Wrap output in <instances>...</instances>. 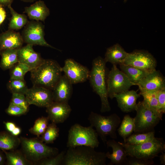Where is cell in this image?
I'll list each match as a JSON object with an SVG mask.
<instances>
[{"instance_id": "cell-1", "label": "cell", "mask_w": 165, "mask_h": 165, "mask_svg": "<svg viewBox=\"0 0 165 165\" xmlns=\"http://www.w3.org/2000/svg\"><path fill=\"white\" fill-rule=\"evenodd\" d=\"M104 58L98 56L92 62V67L88 78L93 91L100 98L101 113L108 112L111 108L108 101L107 80L108 71Z\"/></svg>"}, {"instance_id": "cell-2", "label": "cell", "mask_w": 165, "mask_h": 165, "mask_svg": "<svg viewBox=\"0 0 165 165\" xmlns=\"http://www.w3.org/2000/svg\"><path fill=\"white\" fill-rule=\"evenodd\" d=\"M94 148L86 146L68 148L61 165H106V153L97 152Z\"/></svg>"}, {"instance_id": "cell-3", "label": "cell", "mask_w": 165, "mask_h": 165, "mask_svg": "<svg viewBox=\"0 0 165 165\" xmlns=\"http://www.w3.org/2000/svg\"><path fill=\"white\" fill-rule=\"evenodd\" d=\"M61 68L55 60L44 59L39 65L30 71L33 86L52 90L62 75Z\"/></svg>"}, {"instance_id": "cell-4", "label": "cell", "mask_w": 165, "mask_h": 165, "mask_svg": "<svg viewBox=\"0 0 165 165\" xmlns=\"http://www.w3.org/2000/svg\"><path fill=\"white\" fill-rule=\"evenodd\" d=\"M20 138L21 150L34 165L44 159L55 156L59 153L58 148L48 146L38 138L20 137Z\"/></svg>"}, {"instance_id": "cell-5", "label": "cell", "mask_w": 165, "mask_h": 165, "mask_svg": "<svg viewBox=\"0 0 165 165\" xmlns=\"http://www.w3.org/2000/svg\"><path fill=\"white\" fill-rule=\"evenodd\" d=\"M88 119L105 144L107 141V136L112 139H117L116 132L121 122V118L117 114L114 113L104 116L91 112Z\"/></svg>"}, {"instance_id": "cell-6", "label": "cell", "mask_w": 165, "mask_h": 165, "mask_svg": "<svg viewBox=\"0 0 165 165\" xmlns=\"http://www.w3.org/2000/svg\"><path fill=\"white\" fill-rule=\"evenodd\" d=\"M98 137L96 130L91 126L85 127L75 124L68 131L67 147L86 146L95 148L99 144Z\"/></svg>"}, {"instance_id": "cell-7", "label": "cell", "mask_w": 165, "mask_h": 165, "mask_svg": "<svg viewBox=\"0 0 165 165\" xmlns=\"http://www.w3.org/2000/svg\"><path fill=\"white\" fill-rule=\"evenodd\" d=\"M119 142L124 148L128 156L153 159L165 151V142L162 138L155 137L151 141L137 145Z\"/></svg>"}, {"instance_id": "cell-8", "label": "cell", "mask_w": 165, "mask_h": 165, "mask_svg": "<svg viewBox=\"0 0 165 165\" xmlns=\"http://www.w3.org/2000/svg\"><path fill=\"white\" fill-rule=\"evenodd\" d=\"M136 114L134 118L135 133H146L154 130V128L162 119L145 106L142 101L137 104Z\"/></svg>"}, {"instance_id": "cell-9", "label": "cell", "mask_w": 165, "mask_h": 165, "mask_svg": "<svg viewBox=\"0 0 165 165\" xmlns=\"http://www.w3.org/2000/svg\"><path fill=\"white\" fill-rule=\"evenodd\" d=\"M133 85L127 76L117 68L116 65H113L111 70L108 72L107 77L108 97L112 99L115 94L128 90Z\"/></svg>"}, {"instance_id": "cell-10", "label": "cell", "mask_w": 165, "mask_h": 165, "mask_svg": "<svg viewBox=\"0 0 165 165\" xmlns=\"http://www.w3.org/2000/svg\"><path fill=\"white\" fill-rule=\"evenodd\" d=\"M44 26L40 21H28L23 30L22 36L24 42L58 49L48 43L44 38Z\"/></svg>"}, {"instance_id": "cell-11", "label": "cell", "mask_w": 165, "mask_h": 165, "mask_svg": "<svg viewBox=\"0 0 165 165\" xmlns=\"http://www.w3.org/2000/svg\"><path fill=\"white\" fill-rule=\"evenodd\" d=\"M123 64L147 71H152L156 69L157 61L148 51L136 50L129 53Z\"/></svg>"}, {"instance_id": "cell-12", "label": "cell", "mask_w": 165, "mask_h": 165, "mask_svg": "<svg viewBox=\"0 0 165 165\" xmlns=\"http://www.w3.org/2000/svg\"><path fill=\"white\" fill-rule=\"evenodd\" d=\"M61 69L72 84L83 82L88 79L90 71L88 68L73 59L69 58L65 60Z\"/></svg>"}, {"instance_id": "cell-13", "label": "cell", "mask_w": 165, "mask_h": 165, "mask_svg": "<svg viewBox=\"0 0 165 165\" xmlns=\"http://www.w3.org/2000/svg\"><path fill=\"white\" fill-rule=\"evenodd\" d=\"M25 96L29 105L46 108L53 101L52 90L41 86H33Z\"/></svg>"}, {"instance_id": "cell-14", "label": "cell", "mask_w": 165, "mask_h": 165, "mask_svg": "<svg viewBox=\"0 0 165 165\" xmlns=\"http://www.w3.org/2000/svg\"><path fill=\"white\" fill-rule=\"evenodd\" d=\"M46 111L49 121L57 124L64 123L68 118L72 109L68 103L53 101Z\"/></svg>"}, {"instance_id": "cell-15", "label": "cell", "mask_w": 165, "mask_h": 165, "mask_svg": "<svg viewBox=\"0 0 165 165\" xmlns=\"http://www.w3.org/2000/svg\"><path fill=\"white\" fill-rule=\"evenodd\" d=\"M33 45L27 44L18 49V62L26 64L31 70L39 65L44 61L40 53L35 52Z\"/></svg>"}, {"instance_id": "cell-16", "label": "cell", "mask_w": 165, "mask_h": 165, "mask_svg": "<svg viewBox=\"0 0 165 165\" xmlns=\"http://www.w3.org/2000/svg\"><path fill=\"white\" fill-rule=\"evenodd\" d=\"M52 91L53 101L68 103L72 94V84L62 75Z\"/></svg>"}, {"instance_id": "cell-17", "label": "cell", "mask_w": 165, "mask_h": 165, "mask_svg": "<svg viewBox=\"0 0 165 165\" xmlns=\"http://www.w3.org/2000/svg\"><path fill=\"white\" fill-rule=\"evenodd\" d=\"M140 96L134 90H128L115 94L114 98H116L118 106L121 111L125 113H128L135 111L136 101Z\"/></svg>"}, {"instance_id": "cell-18", "label": "cell", "mask_w": 165, "mask_h": 165, "mask_svg": "<svg viewBox=\"0 0 165 165\" xmlns=\"http://www.w3.org/2000/svg\"><path fill=\"white\" fill-rule=\"evenodd\" d=\"M148 90L158 91L165 88V79L159 71L156 69L150 73L137 85Z\"/></svg>"}, {"instance_id": "cell-19", "label": "cell", "mask_w": 165, "mask_h": 165, "mask_svg": "<svg viewBox=\"0 0 165 165\" xmlns=\"http://www.w3.org/2000/svg\"><path fill=\"white\" fill-rule=\"evenodd\" d=\"M106 144L108 147H111L112 150V153H110L107 152L106 153L107 158L110 160L109 165H124L127 156L123 147L115 139L107 140Z\"/></svg>"}, {"instance_id": "cell-20", "label": "cell", "mask_w": 165, "mask_h": 165, "mask_svg": "<svg viewBox=\"0 0 165 165\" xmlns=\"http://www.w3.org/2000/svg\"><path fill=\"white\" fill-rule=\"evenodd\" d=\"M24 42L19 32L9 30L0 35V51L10 49H19Z\"/></svg>"}, {"instance_id": "cell-21", "label": "cell", "mask_w": 165, "mask_h": 165, "mask_svg": "<svg viewBox=\"0 0 165 165\" xmlns=\"http://www.w3.org/2000/svg\"><path fill=\"white\" fill-rule=\"evenodd\" d=\"M24 13H26L32 20L44 22L50 14V11L44 2L39 0L29 6L24 8Z\"/></svg>"}, {"instance_id": "cell-22", "label": "cell", "mask_w": 165, "mask_h": 165, "mask_svg": "<svg viewBox=\"0 0 165 165\" xmlns=\"http://www.w3.org/2000/svg\"><path fill=\"white\" fill-rule=\"evenodd\" d=\"M129 54L119 44L116 43L108 48L104 59L113 65L123 64Z\"/></svg>"}, {"instance_id": "cell-23", "label": "cell", "mask_w": 165, "mask_h": 165, "mask_svg": "<svg viewBox=\"0 0 165 165\" xmlns=\"http://www.w3.org/2000/svg\"><path fill=\"white\" fill-rule=\"evenodd\" d=\"M139 94L143 98L142 102L144 105L152 110L157 116L162 119L163 114L159 111L157 97L158 91L148 90L139 88Z\"/></svg>"}, {"instance_id": "cell-24", "label": "cell", "mask_w": 165, "mask_h": 165, "mask_svg": "<svg viewBox=\"0 0 165 165\" xmlns=\"http://www.w3.org/2000/svg\"><path fill=\"white\" fill-rule=\"evenodd\" d=\"M119 67L121 70L134 85H137L145 77L153 71H147L123 64H120Z\"/></svg>"}, {"instance_id": "cell-25", "label": "cell", "mask_w": 165, "mask_h": 165, "mask_svg": "<svg viewBox=\"0 0 165 165\" xmlns=\"http://www.w3.org/2000/svg\"><path fill=\"white\" fill-rule=\"evenodd\" d=\"M6 157L7 165H33L32 162L29 160L21 150L16 149L6 151L2 150Z\"/></svg>"}, {"instance_id": "cell-26", "label": "cell", "mask_w": 165, "mask_h": 165, "mask_svg": "<svg viewBox=\"0 0 165 165\" xmlns=\"http://www.w3.org/2000/svg\"><path fill=\"white\" fill-rule=\"evenodd\" d=\"M20 145V138L7 131L0 132V149L10 151L16 149Z\"/></svg>"}, {"instance_id": "cell-27", "label": "cell", "mask_w": 165, "mask_h": 165, "mask_svg": "<svg viewBox=\"0 0 165 165\" xmlns=\"http://www.w3.org/2000/svg\"><path fill=\"white\" fill-rule=\"evenodd\" d=\"M18 49H10L0 51L1 58L0 67L5 71L10 69L18 62L17 51Z\"/></svg>"}, {"instance_id": "cell-28", "label": "cell", "mask_w": 165, "mask_h": 165, "mask_svg": "<svg viewBox=\"0 0 165 165\" xmlns=\"http://www.w3.org/2000/svg\"><path fill=\"white\" fill-rule=\"evenodd\" d=\"M134 118L127 114L124 116L117 131L119 135L123 138L124 142L134 132Z\"/></svg>"}, {"instance_id": "cell-29", "label": "cell", "mask_w": 165, "mask_h": 165, "mask_svg": "<svg viewBox=\"0 0 165 165\" xmlns=\"http://www.w3.org/2000/svg\"><path fill=\"white\" fill-rule=\"evenodd\" d=\"M7 7L12 15L8 26V29L17 30L22 28L28 22L27 16L24 14H20L16 12L11 5Z\"/></svg>"}, {"instance_id": "cell-30", "label": "cell", "mask_w": 165, "mask_h": 165, "mask_svg": "<svg viewBox=\"0 0 165 165\" xmlns=\"http://www.w3.org/2000/svg\"><path fill=\"white\" fill-rule=\"evenodd\" d=\"M155 130L144 133H135L127 138L123 143L133 145H140L152 140L155 137Z\"/></svg>"}, {"instance_id": "cell-31", "label": "cell", "mask_w": 165, "mask_h": 165, "mask_svg": "<svg viewBox=\"0 0 165 165\" xmlns=\"http://www.w3.org/2000/svg\"><path fill=\"white\" fill-rule=\"evenodd\" d=\"M59 129L56 124L51 123L49 124L44 133L39 138L45 144L53 143L59 135Z\"/></svg>"}, {"instance_id": "cell-32", "label": "cell", "mask_w": 165, "mask_h": 165, "mask_svg": "<svg viewBox=\"0 0 165 165\" xmlns=\"http://www.w3.org/2000/svg\"><path fill=\"white\" fill-rule=\"evenodd\" d=\"M7 87L12 94L16 93L25 95L28 88L24 80L10 79Z\"/></svg>"}, {"instance_id": "cell-33", "label": "cell", "mask_w": 165, "mask_h": 165, "mask_svg": "<svg viewBox=\"0 0 165 165\" xmlns=\"http://www.w3.org/2000/svg\"><path fill=\"white\" fill-rule=\"evenodd\" d=\"M49 121L47 117L42 116L38 118L35 121L33 126L29 129V132L39 138L47 128Z\"/></svg>"}, {"instance_id": "cell-34", "label": "cell", "mask_w": 165, "mask_h": 165, "mask_svg": "<svg viewBox=\"0 0 165 165\" xmlns=\"http://www.w3.org/2000/svg\"><path fill=\"white\" fill-rule=\"evenodd\" d=\"M9 69L10 79L22 80L24 79V77L26 73L31 70L27 65L19 62Z\"/></svg>"}, {"instance_id": "cell-35", "label": "cell", "mask_w": 165, "mask_h": 165, "mask_svg": "<svg viewBox=\"0 0 165 165\" xmlns=\"http://www.w3.org/2000/svg\"><path fill=\"white\" fill-rule=\"evenodd\" d=\"M66 152L63 151L55 156L44 159L35 165H61Z\"/></svg>"}, {"instance_id": "cell-36", "label": "cell", "mask_w": 165, "mask_h": 165, "mask_svg": "<svg viewBox=\"0 0 165 165\" xmlns=\"http://www.w3.org/2000/svg\"><path fill=\"white\" fill-rule=\"evenodd\" d=\"M10 104L22 107L28 111L29 104L27 102L25 95L16 94H12Z\"/></svg>"}, {"instance_id": "cell-37", "label": "cell", "mask_w": 165, "mask_h": 165, "mask_svg": "<svg viewBox=\"0 0 165 165\" xmlns=\"http://www.w3.org/2000/svg\"><path fill=\"white\" fill-rule=\"evenodd\" d=\"M153 159H145L128 156L124 165H152L154 164Z\"/></svg>"}, {"instance_id": "cell-38", "label": "cell", "mask_w": 165, "mask_h": 165, "mask_svg": "<svg viewBox=\"0 0 165 165\" xmlns=\"http://www.w3.org/2000/svg\"><path fill=\"white\" fill-rule=\"evenodd\" d=\"M28 111L23 108L9 103L6 112L8 115L13 116H19L25 114Z\"/></svg>"}, {"instance_id": "cell-39", "label": "cell", "mask_w": 165, "mask_h": 165, "mask_svg": "<svg viewBox=\"0 0 165 165\" xmlns=\"http://www.w3.org/2000/svg\"><path fill=\"white\" fill-rule=\"evenodd\" d=\"M3 123L7 131L12 134L18 136L21 133V128L17 126L14 123L10 121H4Z\"/></svg>"}, {"instance_id": "cell-40", "label": "cell", "mask_w": 165, "mask_h": 165, "mask_svg": "<svg viewBox=\"0 0 165 165\" xmlns=\"http://www.w3.org/2000/svg\"><path fill=\"white\" fill-rule=\"evenodd\" d=\"M157 97L159 111L163 114L165 113V88L158 91Z\"/></svg>"}, {"instance_id": "cell-41", "label": "cell", "mask_w": 165, "mask_h": 165, "mask_svg": "<svg viewBox=\"0 0 165 165\" xmlns=\"http://www.w3.org/2000/svg\"><path fill=\"white\" fill-rule=\"evenodd\" d=\"M6 16L5 10L3 7L0 6V25L4 22Z\"/></svg>"}, {"instance_id": "cell-42", "label": "cell", "mask_w": 165, "mask_h": 165, "mask_svg": "<svg viewBox=\"0 0 165 165\" xmlns=\"http://www.w3.org/2000/svg\"><path fill=\"white\" fill-rule=\"evenodd\" d=\"M6 163V157L3 151L0 149V165H4Z\"/></svg>"}, {"instance_id": "cell-43", "label": "cell", "mask_w": 165, "mask_h": 165, "mask_svg": "<svg viewBox=\"0 0 165 165\" xmlns=\"http://www.w3.org/2000/svg\"><path fill=\"white\" fill-rule=\"evenodd\" d=\"M14 0H0V6L3 7L11 5Z\"/></svg>"}, {"instance_id": "cell-44", "label": "cell", "mask_w": 165, "mask_h": 165, "mask_svg": "<svg viewBox=\"0 0 165 165\" xmlns=\"http://www.w3.org/2000/svg\"><path fill=\"white\" fill-rule=\"evenodd\" d=\"M161 154L160 156V163L163 165H165V152L161 153Z\"/></svg>"}, {"instance_id": "cell-45", "label": "cell", "mask_w": 165, "mask_h": 165, "mask_svg": "<svg viewBox=\"0 0 165 165\" xmlns=\"http://www.w3.org/2000/svg\"><path fill=\"white\" fill-rule=\"evenodd\" d=\"M20 0L24 2H31L36 0Z\"/></svg>"}, {"instance_id": "cell-46", "label": "cell", "mask_w": 165, "mask_h": 165, "mask_svg": "<svg viewBox=\"0 0 165 165\" xmlns=\"http://www.w3.org/2000/svg\"><path fill=\"white\" fill-rule=\"evenodd\" d=\"M127 0H124V2H126Z\"/></svg>"}]
</instances>
